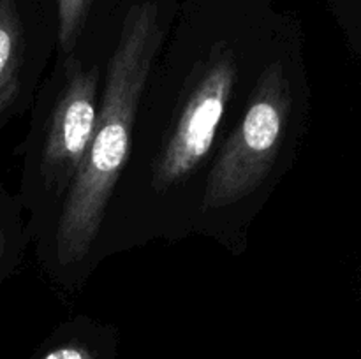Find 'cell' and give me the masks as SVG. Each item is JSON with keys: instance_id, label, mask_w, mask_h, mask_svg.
<instances>
[{"instance_id": "3", "label": "cell", "mask_w": 361, "mask_h": 359, "mask_svg": "<svg viewBox=\"0 0 361 359\" xmlns=\"http://www.w3.org/2000/svg\"><path fill=\"white\" fill-rule=\"evenodd\" d=\"M236 73L233 53L224 46L219 48L200 83L190 92L155 162L154 185L157 189L164 190L182 183L204 160L235 88Z\"/></svg>"}, {"instance_id": "8", "label": "cell", "mask_w": 361, "mask_h": 359, "mask_svg": "<svg viewBox=\"0 0 361 359\" xmlns=\"http://www.w3.org/2000/svg\"><path fill=\"white\" fill-rule=\"evenodd\" d=\"M4 241H6V239H4V234H2V231H0V256H2V250H4Z\"/></svg>"}, {"instance_id": "2", "label": "cell", "mask_w": 361, "mask_h": 359, "mask_svg": "<svg viewBox=\"0 0 361 359\" xmlns=\"http://www.w3.org/2000/svg\"><path fill=\"white\" fill-rule=\"evenodd\" d=\"M291 111L288 77L279 62L257 80L238 129L215 160L203 197V208H226L245 199L274 169Z\"/></svg>"}, {"instance_id": "1", "label": "cell", "mask_w": 361, "mask_h": 359, "mask_svg": "<svg viewBox=\"0 0 361 359\" xmlns=\"http://www.w3.org/2000/svg\"><path fill=\"white\" fill-rule=\"evenodd\" d=\"M161 44L157 6H133L111 56L97 123L87 155L67 192L56 231V253L74 264L90 252L106 208L127 164L134 120Z\"/></svg>"}, {"instance_id": "4", "label": "cell", "mask_w": 361, "mask_h": 359, "mask_svg": "<svg viewBox=\"0 0 361 359\" xmlns=\"http://www.w3.org/2000/svg\"><path fill=\"white\" fill-rule=\"evenodd\" d=\"M99 69L69 63V77L53 108L42 148V175L55 190L71 185L87 155L97 123Z\"/></svg>"}, {"instance_id": "7", "label": "cell", "mask_w": 361, "mask_h": 359, "mask_svg": "<svg viewBox=\"0 0 361 359\" xmlns=\"http://www.w3.org/2000/svg\"><path fill=\"white\" fill-rule=\"evenodd\" d=\"M37 359H101V358H99L97 352L92 351L88 345L71 341V344H60V345H55V347L48 348V351L42 352L41 358Z\"/></svg>"}, {"instance_id": "5", "label": "cell", "mask_w": 361, "mask_h": 359, "mask_svg": "<svg viewBox=\"0 0 361 359\" xmlns=\"http://www.w3.org/2000/svg\"><path fill=\"white\" fill-rule=\"evenodd\" d=\"M21 23L14 0H0V113L18 90L21 65Z\"/></svg>"}, {"instance_id": "6", "label": "cell", "mask_w": 361, "mask_h": 359, "mask_svg": "<svg viewBox=\"0 0 361 359\" xmlns=\"http://www.w3.org/2000/svg\"><path fill=\"white\" fill-rule=\"evenodd\" d=\"M92 0H56L59 6V39L63 53H71L85 27Z\"/></svg>"}]
</instances>
